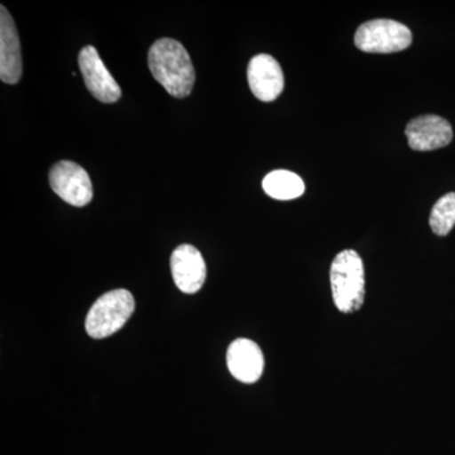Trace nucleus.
Returning <instances> with one entry per match:
<instances>
[{"label":"nucleus","mask_w":455,"mask_h":455,"mask_svg":"<svg viewBox=\"0 0 455 455\" xmlns=\"http://www.w3.org/2000/svg\"><path fill=\"white\" fill-rule=\"evenodd\" d=\"M148 66L155 80L173 98H187L196 84V68L190 55L180 42L161 38L152 44Z\"/></svg>","instance_id":"obj_1"},{"label":"nucleus","mask_w":455,"mask_h":455,"mask_svg":"<svg viewBox=\"0 0 455 455\" xmlns=\"http://www.w3.org/2000/svg\"><path fill=\"white\" fill-rule=\"evenodd\" d=\"M331 284L335 307L340 313H355L363 307L366 278L363 260L355 251L344 250L335 256Z\"/></svg>","instance_id":"obj_2"},{"label":"nucleus","mask_w":455,"mask_h":455,"mask_svg":"<svg viewBox=\"0 0 455 455\" xmlns=\"http://www.w3.org/2000/svg\"><path fill=\"white\" fill-rule=\"evenodd\" d=\"M136 302L128 290L104 293L90 309L85 320L86 331L94 339H103L121 331L133 314Z\"/></svg>","instance_id":"obj_3"},{"label":"nucleus","mask_w":455,"mask_h":455,"mask_svg":"<svg viewBox=\"0 0 455 455\" xmlns=\"http://www.w3.org/2000/svg\"><path fill=\"white\" fill-rule=\"evenodd\" d=\"M355 44L368 53L400 52L412 44V33L397 20H373L358 27Z\"/></svg>","instance_id":"obj_4"},{"label":"nucleus","mask_w":455,"mask_h":455,"mask_svg":"<svg viewBox=\"0 0 455 455\" xmlns=\"http://www.w3.org/2000/svg\"><path fill=\"white\" fill-rule=\"evenodd\" d=\"M50 185L56 196L70 205H88L92 199V184L88 172L73 161H61L50 171Z\"/></svg>","instance_id":"obj_5"},{"label":"nucleus","mask_w":455,"mask_h":455,"mask_svg":"<svg viewBox=\"0 0 455 455\" xmlns=\"http://www.w3.org/2000/svg\"><path fill=\"white\" fill-rule=\"evenodd\" d=\"M79 68L82 71L84 83L92 92V97L101 103H116L122 95V90L107 66L101 61L97 49L85 46L79 53Z\"/></svg>","instance_id":"obj_6"},{"label":"nucleus","mask_w":455,"mask_h":455,"mask_svg":"<svg viewBox=\"0 0 455 455\" xmlns=\"http://www.w3.org/2000/svg\"><path fill=\"white\" fill-rule=\"evenodd\" d=\"M170 266L173 283L182 292L196 293L205 283V260L194 245H179L171 256Z\"/></svg>","instance_id":"obj_7"},{"label":"nucleus","mask_w":455,"mask_h":455,"mask_svg":"<svg viewBox=\"0 0 455 455\" xmlns=\"http://www.w3.org/2000/svg\"><path fill=\"white\" fill-rule=\"evenodd\" d=\"M23 62L20 36L16 23L8 9L0 7V79L3 83L17 84L22 77Z\"/></svg>","instance_id":"obj_8"},{"label":"nucleus","mask_w":455,"mask_h":455,"mask_svg":"<svg viewBox=\"0 0 455 455\" xmlns=\"http://www.w3.org/2000/svg\"><path fill=\"white\" fill-rule=\"evenodd\" d=\"M248 84L254 97L260 101H274L280 97L284 86L283 68L274 57L260 53L248 64Z\"/></svg>","instance_id":"obj_9"},{"label":"nucleus","mask_w":455,"mask_h":455,"mask_svg":"<svg viewBox=\"0 0 455 455\" xmlns=\"http://www.w3.org/2000/svg\"><path fill=\"white\" fill-rule=\"evenodd\" d=\"M405 133L409 146L415 151H434L448 146L453 140L451 123L433 114L412 119Z\"/></svg>","instance_id":"obj_10"},{"label":"nucleus","mask_w":455,"mask_h":455,"mask_svg":"<svg viewBox=\"0 0 455 455\" xmlns=\"http://www.w3.org/2000/svg\"><path fill=\"white\" fill-rule=\"evenodd\" d=\"M227 366L238 381L254 383L262 376L265 358L262 350L253 340L239 338L228 348Z\"/></svg>","instance_id":"obj_11"},{"label":"nucleus","mask_w":455,"mask_h":455,"mask_svg":"<svg viewBox=\"0 0 455 455\" xmlns=\"http://www.w3.org/2000/svg\"><path fill=\"white\" fill-rule=\"evenodd\" d=\"M263 190L276 200H292L305 193V184L300 176L287 170L269 172L262 182Z\"/></svg>","instance_id":"obj_12"},{"label":"nucleus","mask_w":455,"mask_h":455,"mask_svg":"<svg viewBox=\"0 0 455 455\" xmlns=\"http://www.w3.org/2000/svg\"><path fill=\"white\" fill-rule=\"evenodd\" d=\"M430 228L436 235L445 236L455 226V193L440 197L430 214Z\"/></svg>","instance_id":"obj_13"}]
</instances>
